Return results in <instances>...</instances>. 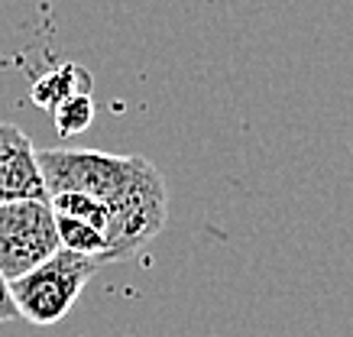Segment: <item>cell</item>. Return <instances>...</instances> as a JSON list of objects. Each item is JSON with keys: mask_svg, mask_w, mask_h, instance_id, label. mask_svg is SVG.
I'll return each mask as SVG.
<instances>
[{"mask_svg": "<svg viewBox=\"0 0 353 337\" xmlns=\"http://www.w3.org/2000/svg\"><path fill=\"white\" fill-rule=\"evenodd\" d=\"M46 195L81 192L110 211V263L139 253L169 221L165 178L143 156L97 150H39Z\"/></svg>", "mask_w": 353, "mask_h": 337, "instance_id": "obj_1", "label": "cell"}, {"mask_svg": "<svg viewBox=\"0 0 353 337\" xmlns=\"http://www.w3.org/2000/svg\"><path fill=\"white\" fill-rule=\"evenodd\" d=\"M97 269H101L97 260L62 247L46 263H39L36 269H30L26 276L10 283L20 318H26L30 325H39V327L62 321L72 312V305L81 298L85 285L91 283V276Z\"/></svg>", "mask_w": 353, "mask_h": 337, "instance_id": "obj_2", "label": "cell"}, {"mask_svg": "<svg viewBox=\"0 0 353 337\" xmlns=\"http://www.w3.org/2000/svg\"><path fill=\"white\" fill-rule=\"evenodd\" d=\"M62 250L49 198L0 205V276L13 283Z\"/></svg>", "mask_w": 353, "mask_h": 337, "instance_id": "obj_3", "label": "cell"}, {"mask_svg": "<svg viewBox=\"0 0 353 337\" xmlns=\"http://www.w3.org/2000/svg\"><path fill=\"white\" fill-rule=\"evenodd\" d=\"M46 195L39 150L17 123H0V205Z\"/></svg>", "mask_w": 353, "mask_h": 337, "instance_id": "obj_4", "label": "cell"}, {"mask_svg": "<svg viewBox=\"0 0 353 337\" xmlns=\"http://www.w3.org/2000/svg\"><path fill=\"white\" fill-rule=\"evenodd\" d=\"M75 94H91V75H88V68L75 65V62H65V65L46 72L43 78H36V85L30 91L32 104L49 110V114Z\"/></svg>", "mask_w": 353, "mask_h": 337, "instance_id": "obj_5", "label": "cell"}, {"mask_svg": "<svg viewBox=\"0 0 353 337\" xmlns=\"http://www.w3.org/2000/svg\"><path fill=\"white\" fill-rule=\"evenodd\" d=\"M91 120H94V101L91 94H75V98H68L65 104L52 110V123H55V133L68 140V136H78V133H85L91 127Z\"/></svg>", "mask_w": 353, "mask_h": 337, "instance_id": "obj_6", "label": "cell"}, {"mask_svg": "<svg viewBox=\"0 0 353 337\" xmlns=\"http://www.w3.org/2000/svg\"><path fill=\"white\" fill-rule=\"evenodd\" d=\"M13 318H20V312H17V302H13L10 283L0 276V325H3V321H13Z\"/></svg>", "mask_w": 353, "mask_h": 337, "instance_id": "obj_7", "label": "cell"}]
</instances>
